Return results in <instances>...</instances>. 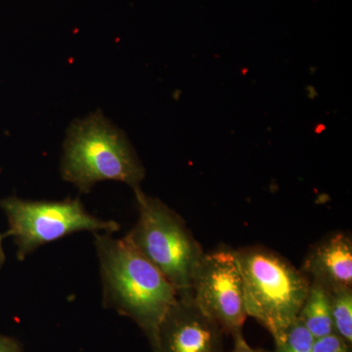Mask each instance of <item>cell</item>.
Returning a JSON list of instances; mask_svg holds the SVG:
<instances>
[{"mask_svg":"<svg viewBox=\"0 0 352 352\" xmlns=\"http://www.w3.org/2000/svg\"><path fill=\"white\" fill-rule=\"evenodd\" d=\"M9 224L8 235L17 245L18 256L25 258L32 252L80 231L118 232L120 226L90 214L78 199L63 201H29L8 197L1 201Z\"/></svg>","mask_w":352,"mask_h":352,"instance_id":"cell-5","label":"cell"},{"mask_svg":"<svg viewBox=\"0 0 352 352\" xmlns=\"http://www.w3.org/2000/svg\"><path fill=\"white\" fill-rule=\"evenodd\" d=\"M234 346L231 351L223 352H272L263 349H254L245 342L244 336L238 335L233 337Z\"/></svg>","mask_w":352,"mask_h":352,"instance_id":"cell-13","label":"cell"},{"mask_svg":"<svg viewBox=\"0 0 352 352\" xmlns=\"http://www.w3.org/2000/svg\"><path fill=\"white\" fill-rule=\"evenodd\" d=\"M333 333L352 344V289L329 292Z\"/></svg>","mask_w":352,"mask_h":352,"instance_id":"cell-10","label":"cell"},{"mask_svg":"<svg viewBox=\"0 0 352 352\" xmlns=\"http://www.w3.org/2000/svg\"><path fill=\"white\" fill-rule=\"evenodd\" d=\"M234 251L244 284L248 316L263 326L274 342H280L298 319L310 280L288 259L263 245Z\"/></svg>","mask_w":352,"mask_h":352,"instance_id":"cell-3","label":"cell"},{"mask_svg":"<svg viewBox=\"0 0 352 352\" xmlns=\"http://www.w3.org/2000/svg\"><path fill=\"white\" fill-rule=\"evenodd\" d=\"M0 352H23V349L15 340L0 336Z\"/></svg>","mask_w":352,"mask_h":352,"instance_id":"cell-14","label":"cell"},{"mask_svg":"<svg viewBox=\"0 0 352 352\" xmlns=\"http://www.w3.org/2000/svg\"><path fill=\"white\" fill-rule=\"evenodd\" d=\"M312 352H351V346L333 333L315 340Z\"/></svg>","mask_w":352,"mask_h":352,"instance_id":"cell-12","label":"cell"},{"mask_svg":"<svg viewBox=\"0 0 352 352\" xmlns=\"http://www.w3.org/2000/svg\"><path fill=\"white\" fill-rule=\"evenodd\" d=\"M226 332L197 307L191 294L178 296L164 317L153 352H223Z\"/></svg>","mask_w":352,"mask_h":352,"instance_id":"cell-7","label":"cell"},{"mask_svg":"<svg viewBox=\"0 0 352 352\" xmlns=\"http://www.w3.org/2000/svg\"><path fill=\"white\" fill-rule=\"evenodd\" d=\"M314 338L296 319L285 333L280 342H275L272 352H312Z\"/></svg>","mask_w":352,"mask_h":352,"instance_id":"cell-11","label":"cell"},{"mask_svg":"<svg viewBox=\"0 0 352 352\" xmlns=\"http://www.w3.org/2000/svg\"><path fill=\"white\" fill-rule=\"evenodd\" d=\"M62 178L88 193L102 182L140 188L146 171L122 129L100 110L76 120L67 131L61 159Z\"/></svg>","mask_w":352,"mask_h":352,"instance_id":"cell-2","label":"cell"},{"mask_svg":"<svg viewBox=\"0 0 352 352\" xmlns=\"http://www.w3.org/2000/svg\"><path fill=\"white\" fill-rule=\"evenodd\" d=\"M94 238L104 305L133 321L152 347L177 292L126 238L109 233H94Z\"/></svg>","mask_w":352,"mask_h":352,"instance_id":"cell-1","label":"cell"},{"mask_svg":"<svg viewBox=\"0 0 352 352\" xmlns=\"http://www.w3.org/2000/svg\"><path fill=\"white\" fill-rule=\"evenodd\" d=\"M133 191L138 219L124 238L168 280L178 296L191 294L206 252L177 212L140 188Z\"/></svg>","mask_w":352,"mask_h":352,"instance_id":"cell-4","label":"cell"},{"mask_svg":"<svg viewBox=\"0 0 352 352\" xmlns=\"http://www.w3.org/2000/svg\"><path fill=\"white\" fill-rule=\"evenodd\" d=\"M192 298L197 307L228 335H242L248 315L244 284L235 251L221 245L205 252L194 274Z\"/></svg>","mask_w":352,"mask_h":352,"instance_id":"cell-6","label":"cell"},{"mask_svg":"<svg viewBox=\"0 0 352 352\" xmlns=\"http://www.w3.org/2000/svg\"><path fill=\"white\" fill-rule=\"evenodd\" d=\"M298 320L315 340L333 333L330 296L323 285L310 281L309 289L298 312Z\"/></svg>","mask_w":352,"mask_h":352,"instance_id":"cell-9","label":"cell"},{"mask_svg":"<svg viewBox=\"0 0 352 352\" xmlns=\"http://www.w3.org/2000/svg\"><path fill=\"white\" fill-rule=\"evenodd\" d=\"M330 291L352 289V240L346 232L326 236L308 252L300 270Z\"/></svg>","mask_w":352,"mask_h":352,"instance_id":"cell-8","label":"cell"},{"mask_svg":"<svg viewBox=\"0 0 352 352\" xmlns=\"http://www.w3.org/2000/svg\"><path fill=\"white\" fill-rule=\"evenodd\" d=\"M4 261V252L3 249H2V237L0 235V267H1L2 263Z\"/></svg>","mask_w":352,"mask_h":352,"instance_id":"cell-15","label":"cell"}]
</instances>
